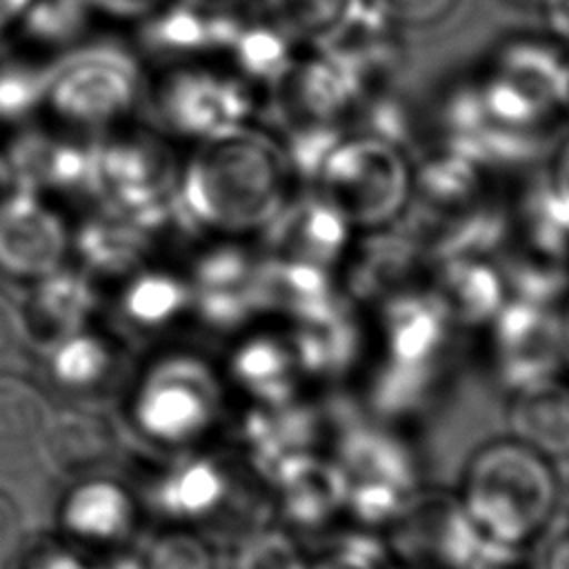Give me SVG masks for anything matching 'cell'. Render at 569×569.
<instances>
[{
    "mask_svg": "<svg viewBox=\"0 0 569 569\" xmlns=\"http://www.w3.org/2000/svg\"><path fill=\"white\" fill-rule=\"evenodd\" d=\"M273 502L296 529H320L345 511V480L331 456L316 451L284 460L269 473Z\"/></svg>",
    "mask_w": 569,
    "mask_h": 569,
    "instance_id": "13",
    "label": "cell"
},
{
    "mask_svg": "<svg viewBox=\"0 0 569 569\" xmlns=\"http://www.w3.org/2000/svg\"><path fill=\"white\" fill-rule=\"evenodd\" d=\"M545 569H569V527L560 531L547 553Z\"/></svg>",
    "mask_w": 569,
    "mask_h": 569,
    "instance_id": "32",
    "label": "cell"
},
{
    "mask_svg": "<svg viewBox=\"0 0 569 569\" xmlns=\"http://www.w3.org/2000/svg\"><path fill=\"white\" fill-rule=\"evenodd\" d=\"M93 20L87 0H27L13 29L40 49H71Z\"/></svg>",
    "mask_w": 569,
    "mask_h": 569,
    "instance_id": "21",
    "label": "cell"
},
{
    "mask_svg": "<svg viewBox=\"0 0 569 569\" xmlns=\"http://www.w3.org/2000/svg\"><path fill=\"white\" fill-rule=\"evenodd\" d=\"M331 458L345 480V511L380 529L420 487L409 449L376 425L347 431Z\"/></svg>",
    "mask_w": 569,
    "mask_h": 569,
    "instance_id": "8",
    "label": "cell"
},
{
    "mask_svg": "<svg viewBox=\"0 0 569 569\" xmlns=\"http://www.w3.org/2000/svg\"><path fill=\"white\" fill-rule=\"evenodd\" d=\"M169 136L149 129L118 127L96 138V180L142 198L176 187L182 164Z\"/></svg>",
    "mask_w": 569,
    "mask_h": 569,
    "instance_id": "11",
    "label": "cell"
},
{
    "mask_svg": "<svg viewBox=\"0 0 569 569\" xmlns=\"http://www.w3.org/2000/svg\"><path fill=\"white\" fill-rule=\"evenodd\" d=\"M178 184L196 218L222 233L249 236L282 211L298 178L282 140L249 122L196 144Z\"/></svg>",
    "mask_w": 569,
    "mask_h": 569,
    "instance_id": "2",
    "label": "cell"
},
{
    "mask_svg": "<svg viewBox=\"0 0 569 569\" xmlns=\"http://www.w3.org/2000/svg\"><path fill=\"white\" fill-rule=\"evenodd\" d=\"M262 238H267V258L336 276L356 236L313 191L305 196L296 191Z\"/></svg>",
    "mask_w": 569,
    "mask_h": 569,
    "instance_id": "10",
    "label": "cell"
},
{
    "mask_svg": "<svg viewBox=\"0 0 569 569\" xmlns=\"http://www.w3.org/2000/svg\"><path fill=\"white\" fill-rule=\"evenodd\" d=\"M233 569H309V556L293 531L262 527L242 540Z\"/></svg>",
    "mask_w": 569,
    "mask_h": 569,
    "instance_id": "24",
    "label": "cell"
},
{
    "mask_svg": "<svg viewBox=\"0 0 569 569\" xmlns=\"http://www.w3.org/2000/svg\"><path fill=\"white\" fill-rule=\"evenodd\" d=\"M62 242L64 233L58 218L33 198L16 196L0 207V262H13L11 269L51 267Z\"/></svg>",
    "mask_w": 569,
    "mask_h": 569,
    "instance_id": "17",
    "label": "cell"
},
{
    "mask_svg": "<svg viewBox=\"0 0 569 569\" xmlns=\"http://www.w3.org/2000/svg\"><path fill=\"white\" fill-rule=\"evenodd\" d=\"M9 173H11V169H9V162H7V156L0 151V189L4 187V182H7V178H9Z\"/></svg>",
    "mask_w": 569,
    "mask_h": 569,
    "instance_id": "36",
    "label": "cell"
},
{
    "mask_svg": "<svg viewBox=\"0 0 569 569\" xmlns=\"http://www.w3.org/2000/svg\"><path fill=\"white\" fill-rule=\"evenodd\" d=\"M560 320V342H562V371L569 376V307L558 313Z\"/></svg>",
    "mask_w": 569,
    "mask_h": 569,
    "instance_id": "35",
    "label": "cell"
},
{
    "mask_svg": "<svg viewBox=\"0 0 569 569\" xmlns=\"http://www.w3.org/2000/svg\"><path fill=\"white\" fill-rule=\"evenodd\" d=\"M116 569H129V567H127V565H124V567H120V565H118V567H116Z\"/></svg>",
    "mask_w": 569,
    "mask_h": 569,
    "instance_id": "39",
    "label": "cell"
},
{
    "mask_svg": "<svg viewBox=\"0 0 569 569\" xmlns=\"http://www.w3.org/2000/svg\"><path fill=\"white\" fill-rule=\"evenodd\" d=\"M545 184L553 193V198L569 211V136L553 147L547 162Z\"/></svg>",
    "mask_w": 569,
    "mask_h": 569,
    "instance_id": "29",
    "label": "cell"
},
{
    "mask_svg": "<svg viewBox=\"0 0 569 569\" xmlns=\"http://www.w3.org/2000/svg\"><path fill=\"white\" fill-rule=\"evenodd\" d=\"M233 376L256 407H278L300 398L305 373L291 333L262 329L249 336L236 353Z\"/></svg>",
    "mask_w": 569,
    "mask_h": 569,
    "instance_id": "15",
    "label": "cell"
},
{
    "mask_svg": "<svg viewBox=\"0 0 569 569\" xmlns=\"http://www.w3.org/2000/svg\"><path fill=\"white\" fill-rule=\"evenodd\" d=\"M93 16L116 22H142L167 0H87Z\"/></svg>",
    "mask_w": 569,
    "mask_h": 569,
    "instance_id": "28",
    "label": "cell"
},
{
    "mask_svg": "<svg viewBox=\"0 0 569 569\" xmlns=\"http://www.w3.org/2000/svg\"><path fill=\"white\" fill-rule=\"evenodd\" d=\"M18 529H20L18 511H16V507L11 505V500L0 493V560H2V558L11 551V547L16 545Z\"/></svg>",
    "mask_w": 569,
    "mask_h": 569,
    "instance_id": "31",
    "label": "cell"
},
{
    "mask_svg": "<svg viewBox=\"0 0 569 569\" xmlns=\"http://www.w3.org/2000/svg\"><path fill=\"white\" fill-rule=\"evenodd\" d=\"M240 13H222L189 0H167L140 22V42L149 53L180 62H202L224 56Z\"/></svg>",
    "mask_w": 569,
    "mask_h": 569,
    "instance_id": "12",
    "label": "cell"
},
{
    "mask_svg": "<svg viewBox=\"0 0 569 569\" xmlns=\"http://www.w3.org/2000/svg\"><path fill=\"white\" fill-rule=\"evenodd\" d=\"M142 91V64L131 49L91 42L49 64L44 111L58 127L98 138L124 127Z\"/></svg>",
    "mask_w": 569,
    "mask_h": 569,
    "instance_id": "4",
    "label": "cell"
},
{
    "mask_svg": "<svg viewBox=\"0 0 569 569\" xmlns=\"http://www.w3.org/2000/svg\"><path fill=\"white\" fill-rule=\"evenodd\" d=\"M22 342V325L16 309L0 296V365L11 360Z\"/></svg>",
    "mask_w": 569,
    "mask_h": 569,
    "instance_id": "30",
    "label": "cell"
},
{
    "mask_svg": "<svg viewBox=\"0 0 569 569\" xmlns=\"http://www.w3.org/2000/svg\"><path fill=\"white\" fill-rule=\"evenodd\" d=\"M49 64L27 58H0V127H27L44 111Z\"/></svg>",
    "mask_w": 569,
    "mask_h": 569,
    "instance_id": "22",
    "label": "cell"
},
{
    "mask_svg": "<svg viewBox=\"0 0 569 569\" xmlns=\"http://www.w3.org/2000/svg\"><path fill=\"white\" fill-rule=\"evenodd\" d=\"M309 569H391L382 542L371 545L362 536L338 538L318 556H309Z\"/></svg>",
    "mask_w": 569,
    "mask_h": 569,
    "instance_id": "26",
    "label": "cell"
},
{
    "mask_svg": "<svg viewBox=\"0 0 569 569\" xmlns=\"http://www.w3.org/2000/svg\"><path fill=\"white\" fill-rule=\"evenodd\" d=\"M49 409L27 382L0 378V451H16L42 438Z\"/></svg>",
    "mask_w": 569,
    "mask_h": 569,
    "instance_id": "23",
    "label": "cell"
},
{
    "mask_svg": "<svg viewBox=\"0 0 569 569\" xmlns=\"http://www.w3.org/2000/svg\"><path fill=\"white\" fill-rule=\"evenodd\" d=\"M198 7L211 9V11H222V13H242L244 7H249L256 0H189Z\"/></svg>",
    "mask_w": 569,
    "mask_h": 569,
    "instance_id": "33",
    "label": "cell"
},
{
    "mask_svg": "<svg viewBox=\"0 0 569 569\" xmlns=\"http://www.w3.org/2000/svg\"><path fill=\"white\" fill-rule=\"evenodd\" d=\"M487 329L493 367L509 391L562 371L560 320L551 307L509 298Z\"/></svg>",
    "mask_w": 569,
    "mask_h": 569,
    "instance_id": "9",
    "label": "cell"
},
{
    "mask_svg": "<svg viewBox=\"0 0 569 569\" xmlns=\"http://www.w3.org/2000/svg\"><path fill=\"white\" fill-rule=\"evenodd\" d=\"M7 33H9V29L0 24V58L4 56V47H7Z\"/></svg>",
    "mask_w": 569,
    "mask_h": 569,
    "instance_id": "38",
    "label": "cell"
},
{
    "mask_svg": "<svg viewBox=\"0 0 569 569\" xmlns=\"http://www.w3.org/2000/svg\"><path fill=\"white\" fill-rule=\"evenodd\" d=\"M264 18L298 49L322 47L360 0H260Z\"/></svg>",
    "mask_w": 569,
    "mask_h": 569,
    "instance_id": "20",
    "label": "cell"
},
{
    "mask_svg": "<svg viewBox=\"0 0 569 569\" xmlns=\"http://www.w3.org/2000/svg\"><path fill=\"white\" fill-rule=\"evenodd\" d=\"M429 289L453 325L487 327L509 300L507 278L480 256L445 258Z\"/></svg>",
    "mask_w": 569,
    "mask_h": 569,
    "instance_id": "16",
    "label": "cell"
},
{
    "mask_svg": "<svg viewBox=\"0 0 569 569\" xmlns=\"http://www.w3.org/2000/svg\"><path fill=\"white\" fill-rule=\"evenodd\" d=\"M509 433L545 456H569V376L565 371L509 391Z\"/></svg>",
    "mask_w": 569,
    "mask_h": 569,
    "instance_id": "14",
    "label": "cell"
},
{
    "mask_svg": "<svg viewBox=\"0 0 569 569\" xmlns=\"http://www.w3.org/2000/svg\"><path fill=\"white\" fill-rule=\"evenodd\" d=\"M476 87L493 124L536 133L569 111V51L545 38H511Z\"/></svg>",
    "mask_w": 569,
    "mask_h": 569,
    "instance_id": "5",
    "label": "cell"
},
{
    "mask_svg": "<svg viewBox=\"0 0 569 569\" xmlns=\"http://www.w3.org/2000/svg\"><path fill=\"white\" fill-rule=\"evenodd\" d=\"M153 111L171 140L207 142L249 124L256 91L229 67L171 64L153 89Z\"/></svg>",
    "mask_w": 569,
    "mask_h": 569,
    "instance_id": "6",
    "label": "cell"
},
{
    "mask_svg": "<svg viewBox=\"0 0 569 569\" xmlns=\"http://www.w3.org/2000/svg\"><path fill=\"white\" fill-rule=\"evenodd\" d=\"M147 569H216V558L198 536L173 531L151 547Z\"/></svg>",
    "mask_w": 569,
    "mask_h": 569,
    "instance_id": "25",
    "label": "cell"
},
{
    "mask_svg": "<svg viewBox=\"0 0 569 569\" xmlns=\"http://www.w3.org/2000/svg\"><path fill=\"white\" fill-rule=\"evenodd\" d=\"M353 236L389 231L413 198V164L376 133H342L322 158L311 189Z\"/></svg>",
    "mask_w": 569,
    "mask_h": 569,
    "instance_id": "3",
    "label": "cell"
},
{
    "mask_svg": "<svg viewBox=\"0 0 569 569\" xmlns=\"http://www.w3.org/2000/svg\"><path fill=\"white\" fill-rule=\"evenodd\" d=\"M520 2H527V4H533V7H545V9H553V7L562 4L565 0H520Z\"/></svg>",
    "mask_w": 569,
    "mask_h": 569,
    "instance_id": "37",
    "label": "cell"
},
{
    "mask_svg": "<svg viewBox=\"0 0 569 569\" xmlns=\"http://www.w3.org/2000/svg\"><path fill=\"white\" fill-rule=\"evenodd\" d=\"M296 56L298 47L264 16L256 22L240 18L224 51L229 69L253 91L256 87L273 89Z\"/></svg>",
    "mask_w": 569,
    "mask_h": 569,
    "instance_id": "19",
    "label": "cell"
},
{
    "mask_svg": "<svg viewBox=\"0 0 569 569\" xmlns=\"http://www.w3.org/2000/svg\"><path fill=\"white\" fill-rule=\"evenodd\" d=\"M382 531L380 542L393 569H473L489 549L453 491L418 487Z\"/></svg>",
    "mask_w": 569,
    "mask_h": 569,
    "instance_id": "7",
    "label": "cell"
},
{
    "mask_svg": "<svg viewBox=\"0 0 569 569\" xmlns=\"http://www.w3.org/2000/svg\"><path fill=\"white\" fill-rule=\"evenodd\" d=\"M27 0H0V24L11 29Z\"/></svg>",
    "mask_w": 569,
    "mask_h": 569,
    "instance_id": "34",
    "label": "cell"
},
{
    "mask_svg": "<svg viewBox=\"0 0 569 569\" xmlns=\"http://www.w3.org/2000/svg\"><path fill=\"white\" fill-rule=\"evenodd\" d=\"M396 27H427L442 20L458 0H371Z\"/></svg>",
    "mask_w": 569,
    "mask_h": 569,
    "instance_id": "27",
    "label": "cell"
},
{
    "mask_svg": "<svg viewBox=\"0 0 569 569\" xmlns=\"http://www.w3.org/2000/svg\"><path fill=\"white\" fill-rule=\"evenodd\" d=\"M453 496L485 547L531 553L560 511L558 460L513 433L487 438L467 453Z\"/></svg>",
    "mask_w": 569,
    "mask_h": 569,
    "instance_id": "1",
    "label": "cell"
},
{
    "mask_svg": "<svg viewBox=\"0 0 569 569\" xmlns=\"http://www.w3.org/2000/svg\"><path fill=\"white\" fill-rule=\"evenodd\" d=\"M42 442L51 465L71 476L100 469L116 449L109 422L87 411H62L49 418Z\"/></svg>",
    "mask_w": 569,
    "mask_h": 569,
    "instance_id": "18",
    "label": "cell"
}]
</instances>
